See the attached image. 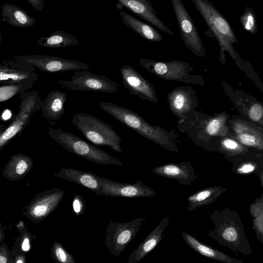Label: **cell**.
Returning <instances> with one entry per match:
<instances>
[{"label": "cell", "mask_w": 263, "mask_h": 263, "mask_svg": "<svg viewBox=\"0 0 263 263\" xmlns=\"http://www.w3.org/2000/svg\"><path fill=\"white\" fill-rule=\"evenodd\" d=\"M98 105L102 110L143 137L166 150L178 152L176 143L177 135L173 130L168 132L159 125H152L135 112L111 102H100Z\"/></svg>", "instance_id": "obj_1"}, {"label": "cell", "mask_w": 263, "mask_h": 263, "mask_svg": "<svg viewBox=\"0 0 263 263\" xmlns=\"http://www.w3.org/2000/svg\"><path fill=\"white\" fill-rule=\"evenodd\" d=\"M209 218L214 228L208 232L209 236L233 251L245 255L252 254L251 246L237 211L223 208L210 213Z\"/></svg>", "instance_id": "obj_2"}, {"label": "cell", "mask_w": 263, "mask_h": 263, "mask_svg": "<svg viewBox=\"0 0 263 263\" xmlns=\"http://www.w3.org/2000/svg\"><path fill=\"white\" fill-rule=\"evenodd\" d=\"M191 1L218 41L220 62L222 64L226 62V51L236 62L238 61L240 57L233 47V44H238V41L228 21L210 1Z\"/></svg>", "instance_id": "obj_3"}, {"label": "cell", "mask_w": 263, "mask_h": 263, "mask_svg": "<svg viewBox=\"0 0 263 263\" xmlns=\"http://www.w3.org/2000/svg\"><path fill=\"white\" fill-rule=\"evenodd\" d=\"M47 134L65 149L97 164L123 165L119 160L103 149L62 128L50 127L47 129Z\"/></svg>", "instance_id": "obj_4"}, {"label": "cell", "mask_w": 263, "mask_h": 263, "mask_svg": "<svg viewBox=\"0 0 263 263\" xmlns=\"http://www.w3.org/2000/svg\"><path fill=\"white\" fill-rule=\"evenodd\" d=\"M71 122L83 136L94 145L108 146L124 154L121 146V138L111 125L84 112L76 113Z\"/></svg>", "instance_id": "obj_5"}, {"label": "cell", "mask_w": 263, "mask_h": 263, "mask_svg": "<svg viewBox=\"0 0 263 263\" xmlns=\"http://www.w3.org/2000/svg\"><path fill=\"white\" fill-rule=\"evenodd\" d=\"M21 103L17 114L10 124L1 130L0 150L16 137H19L30 122L32 115L42 108V102L37 90L25 91L20 94Z\"/></svg>", "instance_id": "obj_6"}, {"label": "cell", "mask_w": 263, "mask_h": 263, "mask_svg": "<svg viewBox=\"0 0 263 263\" xmlns=\"http://www.w3.org/2000/svg\"><path fill=\"white\" fill-rule=\"evenodd\" d=\"M139 63L148 71L163 79L200 86L204 84L201 76L191 74L194 68L185 62L180 60L166 62L142 58Z\"/></svg>", "instance_id": "obj_7"}, {"label": "cell", "mask_w": 263, "mask_h": 263, "mask_svg": "<svg viewBox=\"0 0 263 263\" xmlns=\"http://www.w3.org/2000/svg\"><path fill=\"white\" fill-rule=\"evenodd\" d=\"M146 217H139L128 222L110 220L107 225L104 244L115 257L119 256L134 238Z\"/></svg>", "instance_id": "obj_8"}, {"label": "cell", "mask_w": 263, "mask_h": 263, "mask_svg": "<svg viewBox=\"0 0 263 263\" xmlns=\"http://www.w3.org/2000/svg\"><path fill=\"white\" fill-rule=\"evenodd\" d=\"M13 59L18 63L30 65L36 70L48 73H64L79 70H88L92 68L87 64L80 61L47 55L15 54Z\"/></svg>", "instance_id": "obj_9"}, {"label": "cell", "mask_w": 263, "mask_h": 263, "mask_svg": "<svg viewBox=\"0 0 263 263\" xmlns=\"http://www.w3.org/2000/svg\"><path fill=\"white\" fill-rule=\"evenodd\" d=\"M58 84L70 91H96L114 93L118 90L119 85L108 78L93 74L87 70L73 71L70 80H61Z\"/></svg>", "instance_id": "obj_10"}, {"label": "cell", "mask_w": 263, "mask_h": 263, "mask_svg": "<svg viewBox=\"0 0 263 263\" xmlns=\"http://www.w3.org/2000/svg\"><path fill=\"white\" fill-rule=\"evenodd\" d=\"M185 46L200 57L205 55V51L197 27L182 0H170Z\"/></svg>", "instance_id": "obj_11"}, {"label": "cell", "mask_w": 263, "mask_h": 263, "mask_svg": "<svg viewBox=\"0 0 263 263\" xmlns=\"http://www.w3.org/2000/svg\"><path fill=\"white\" fill-rule=\"evenodd\" d=\"M64 194L63 190L58 188L40 192L24 208L23 215L32 223H39L57 208Z\"/></svg>", "instance_id": "obj_12"}, {"label": "cell", "mask_w": 263, "mask_h": 263, "mask_svg": "<svg viewBox=\"0 0 263 263\" xmlns=\"http://www.w3.org/2000/svg\"><path fill=\"white\" fill-rule=\"evenodd\" d=\"M100 190L98 195L114 197L140 198L156 195V192L141 181L125 183L101 177Z\"/></svg>", "instance_id": "obj_13"}, {"label": "cell", "mask_w": 263, "mask_h": 263, "mask_svg": "<svg viewBox=\"0 0 263 263\" xmlns=\"http://www.w3.org/2000/svg\"><path fill=\"white\" fill-rule=\"evenodd\" d=\"M120 70L122 83L131 95L144 101L158 103V98L154 86L138 71L130 65L123 66Z\"/></svg>", "instance_id": "obj_14"}, {"label": "cell", "mask_w": 263, "mask_h": 263, "mask_svg": "<svg viewBox=\"0 0 263 263\" xmlns=\"http://www.w3.org/2000/svg\"><path fill=\"white\" fill-rule=\"evenodd\" d=\"M167 99L170 109L179 119L178 122L185 119L198 106L196 92L190 86L174 89L167 95Z\"/></svg>", "instance_id": "obj_15"}, {"label": "cell", "mask_w": 263, "mask_h": 263, "mask_svg": "<svg viewBox=\"0 0 263 263\" xmlns=\"http://www.w3.org/2000/svg\"><path fill=\"white\" fill-rule=\"evenodd\" d=\"M0 84H7L24 81L36 82L39 78L36 69L33 66L16 62L13 59L1 60Z\"/></svg>", "instance_id": "obj_16"}, {"label": "cell", "mask_w": 263, "mask_h": 263, "mask_svg": "<svg viewBox=\"0 0 263 263\" xmlns=\"http://www.w3.org/2000/svg\"><path fill=\"white\" fill-rule=\"evenodd\" d=\"M120 5L136 14L156 28L174 35L173 31L158 16L150 0H117Z\"/></svg>", "instance_id": "obj_17"}, {"label": "cell", "mask_w": 263, "mask_h": 263, "mask_svg": "<svg viewBox=\"0 0 263 263\" xmlns=\"http://www.w3.org/2000/svg\"><path fill=\"white\" fill-rule=\"evenodd\" d=\"M151 171L158 176L174 179L183 185H190L197 178L189 161L164 164L152 168Z\"/></svg>", "instance_id": "obj_18"}, {"label": "cell", "mask_w": 263, "mask_h": 263, "mask_svg": "<svg viewBox=\"0 0 263 263\" xmlns=\"http://www.w3.org/2000/svg\"><path fill=\"white\" fill-rule=\"evenodd\" d=\"M169 217H164L145 238L144 240L132 252L127 263H138L154 250L166 234L163 232L169 223Z\"/></svg>", "instance_id": "obj_19"}, {"label": "cell", "mask_w": 263, "mask_h": 263, "mask_svg": "<svg viewBox=\"0 0 263 263\" xmlns=\"http://www.w3.org/2000/svg\"><path fill=\"white\" fill-rule=\"evenodd\" d=\"M235 138L247 147L263 151V131L252 124L240 120L231 123Z\"/></svg>", "instance_id": "obj_20"}, {"label": "cell", "mask_w": 263, "mask_h": 263, "mask_svg": "<svg viewBox=\"0 0 263 263\" xmlns=\"http://www.w3.org/2000/svg\"><path fill=\"white\" fill-rule=\"evenodd\" d=\"M67 95L59 90L50 91L42 102V117L54 125L65 113V104Z\"/></svg>", "instance_id": "obj_21"}, {"label": "cell", "mask_w": 263, "mask_h": 263, "mask_svg": "<svg viewBox=\"0 0 263 263\" xmlns=\"http://www.w3.org/2000/svg\"><path fill=\"white\" fill-rule=\"evenodd\" d=\"M53 176L56 178H62L80 184L97 195H98L100 190L101 177L91 172H85L63 167Z\"/></svg>", "instance_id": "obj_22"}, {"label": "cell", "mask_w": 263, "mask_h": 263, "mask_svg": "<svg viewBox=\"0 0 263 263\" xmlns=\"http://www.w3.org/2000/svg\"><path fill=\"white\" fill-rule=\"evenodd\" d=\"M33 165L32 159L23 153L13 155L4 167L2 174L10 181H18L30 171Z\"/></svg>", "instance_id": "obj_23"}, {"label": "cell", "mask_w": 263, "mask_h": 263, "mask_svg": "<svg viewBox=\"0 0 263 263\" xmlns=\"http://www.w3.org/2000/svg\"><path fill=\"white\" fill-rule=\"evenodd\" d=\"M181 236L185 242L189 247L202 256L223 262L243 263V261L241 260L232 257L201 242L197 238L185 232H182Z\"/></svg>", "instance_id": "obj_24"}, {"label": "cell", "mask_w": 263, "mask_h": 263, "mask_svg": "<svg viewBox=\"0 0 263 263\" xmlns=\"http://www.w3.org/2000/svg\"><path fill=\"white\" fill-rule=\"evenodd\" d=\"M1 16L4 21L16 28L30 27L36 22V20L26 11L16 5L7 3L2 5Z\"/></svg>", "instance_id": "obj_25"}, {"label": "cell", "mask_w": 263, "mask_h": 263, "mask_svg": "<svg viewBox=\"0 0 263 263\" xmlns=\"http://www.w3.org/2000/svg\"><path fill=\"white\" fill-rule=\"evenodd\" d=\"M119 13L124 24L143 39L157 42L163 40L161 34L151 24L144 23L124 11Z\"/></svg>", "instance_id": "obj_26"}, {"label": "cell", "mask_w": 263, "mask_h": 263, "mask_svg": "<svg viewBox=\"0 0 263 263\" xmlns=\"http://www.w3.org/2000/svg\"><path fill=\"white\" fill-rule=\"evenodd\" d=\"M227 190L223 186H214L196 192L187 198V210L192 212L198 208L214 202Z\"/></svg>", "instance_id": "obj_27"}, {"label": "cell", "mask_w": 263, "mask_h": 263, "mask_svg": "<svg viewBox=\"0 0 263 263\" xmlns=\"http://www.w3.org/2000/svg\"><path fill=\"white\" fill-rule=\"evenodd\" d=\"M37 43L43 47L50 48H64L79 44L76 37L63 30H57L49 36L40 38Z\"/></svg>", "instance_id": "obj_28"}, {"label": "cell", "mask_w": 263, "mask_h": 263, "mask_svg": "<svg viewBox=\"0 0 263 263\" xmlns=\"http://www.w3.org/2000/svg\"><path fill=\"white\" fill-rule=\"evenodd\" d=\"M228 117L225 114H220L208 119L202 130L209 137H226L228 133L227 125Z\"/></svg>", "instance_id": "obj_29"}, {"label": "cell", "mask_w": 263, "mask_h": 263, "mask_svg": "<svg viewBox=\"0 0 263 263\" xmlns=\"http://www.w3.org/2000/svg\"><path fill=\"white\" fill-rule=\"evenodd\" d=\"M16 228L20 233V235L15 238L14 247L11 252L13 253H22L30 251L31 245L33 238L32 235L27 229L23 221H20L16 225Z\"/></svg>", "instance_id": "obj_30"}, {"label": "cell", "mask_w": 263, "mask_h": 263, "mask_svg": "<svg viewBox=\"0 0 263 263\" xmlns=\"http://www.w3.org/2000/svg\"><path fill=\"white\" fill-rule=\"evenodd\" d=\"M253 228L258 240L263 245V198H256L250 205Z\"/></svg>", "instance_id": "obj_31"}, {"label": "cell", "mask_w": 263, "mask_h": 263, "mask_svg": "<svg viewBox=\"0 0 263 263\" xmlns=\"http://www.w3.org/2000/svg\"><path fill=\"white\" fill-rule=\"evenodd\" d=\"M33 82L24 81L18 83L1 85L0 87V102L6 101L16 95L21 94L30 89Z\"/></svg>", "instance_id": "obj_32"}, {"label": "cell", "mask_w": 263, "mask_h": 263, "mask_svg": "<svg viewBox=\"0 0 263 263\" xmlns=\"http://www.w3.org/2000/svg\"><path fill=\"white\" fill-rule=\"evenodd\" d=\"M219 142V150L228 157L243 155L248 152V147L235 138L222 137Z\"/></svg>", "instance_id": "obj_33"}, {"label": "cell", "mask_w": 263, "mask_h": 263, "mask_svg": "<svg viewBox=\"0 0 263 263\" xmlns=\"http://www.w3.org/2000/svg\"><path fill=\"white\" fill-rule=\"evenodd\" d=\"M239 19L241 25L245 30L253 34L257 33V24L256 16L253 9L246 6Z\"/></svg>", "instance_id": "obj_34"}, {"label": "cell", "mask_w": 263, "mask_h": 263, "mask_svg": "<svg viewBox=\"0 0 263 263\" xmlns=\"http://www.w3.org/2000/svg\"><path fill=\"white\" fill-rule=\"evenodd\" d=\"M263 168L258 163L250 160L240 161L233 164V171L237 174L246 175L251 174L261 173Z\"/></svg>", "instance_id": "obj_35"}, {"label": "cell", "mask_w": 263, "mask_h": 263, "mask_svg": "<svg viewBox=\"0 0 263 263\" xmlns=\"http://www.w3.org/2000/svg\"><path fill=\"white\" fill-rule=\"evenodd\" d=\"M50 256L57 262L76 263L73 256L59 242H55L50 249Z\"/></svg>", "instance_id": "obj_36"}, {"label": "cell", "mask_w": 263, "mask_h": 263, "mask_svg": "<svg viewBox=\"0 0 263 263\" xmlns=\"http://www.w3.org/2000/svg\"><path fill=\"white\" fill-rule=\"evenodd\" d=\"M249 118L255 122L263 125V105L257 102L251 104L247 110Z\"/></svg>", "instance_id": "obj_37"}, {"label": "cell", "mask_w": 263, "mask_h": 263, "mask_svg": "<svg viewBox=\"0 0 263 263\" xmlns=\"http://www.w3.org/2000/svg\"><path fill=\"white\" fill-rule=\"evenodd\" d=\"M73 210L77 216L83 214L86 209V204L83 198L77 194L72 201Z\"/></svg>", "instance_id": "obj_38"}, {"label": "cell", "mask_w": 263, "mask_h": 263, "mask_svg": "<svg viewBox=\"0 0 263 263\" xmlns=\"http://www.w3.org/2000/svg\"><path fill=\"white\" fill-rule=\"evenodd\" d=\"M0 263H13L11 251L5 242H2L0 246Z\"/></svg>", "instance_id": "obj_39"}, {"label": "cell", "mask_w": 263, "mask_h": 263, "mask_svg": "<svg viewBox=\"0 0 263 263\" xmlns=\"http://www.w3.org/2000/svg\"><path fill=\"white\" fill-rule=\"evenodd\" d=\"M27 2L36 10L41 12L44 8L43 0H27Z\"/></svg>", "instance_id": "obj_40"}, {"label": "cell", "mask_w": 263, "mask_h": 263, "mask_svg": "<svg viewBox=\"0 0 263 263\" xmlns=\"http://www.w3.org/2000/svg\"><path fill=\"white\" fill-rule=\"evenodd\" d=\"M13 263H25L26 262V257L24 254L12 253Z\"/></svg>", "instance_id": "obj_41"}, {"label": "cell", "mask_w": 263, "mask_h": 263, "mask_svg": "<svg viewBox=\"0 0 263 263\" xmlns=\"http://www.w3.org/2000/svg\"><path fill=\"white\" fill-rule=\"evenodd\" d=\"M0 242H2L5 239L4 230L2 227V223H0Z\"/></svg>", "instance_id": "obj_42"}, {"label": "cell", "mask_w": 263, "mask_h": 263, "mask_svg": "<svg viewBox=\"0 0 263 263\" xmlns=\"http://www.w3.org/2000/svg\"><path fill=\"white\" fill-rule=\"evenodd\" d=\"M11 116V112L9 110H6L2 115V118L4 120H7Z\"/></svg>", "instance_id": "obj_43"}, {"label": "cell", "mask_w": 263, "mask_h": 263, "mask_svg": "<svg viewBox=\"0 0 263 263\" xmlns=\"http://www.w3.org/2000/svg\"><path fill=\"white\" fill-rule=\"evenodd\" d=\"M262 198H263V195H262Z\"/></svg>", "instance_id": "obj_44"}, {"label": "cell", "mask_w": 263, "mask_h": 263, "mask_svg": "<svg viewBox=\"0 0 263 263\" xmlns=\"http://www.w3.org/2000/svg\"><path fill=\"white\" fill-rule=\"evenodd\" d=\"M263 1V0H262Z\"/></svg>", "instance_id": "obj_45"}]
</instances>
